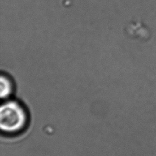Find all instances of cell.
<instances>
[{
    "label": "cell",
    "instance_id": "6da1fadb",
    "mask_svg": "<svg viewBox=\"0 0 156 156\" xmlns=\"http://www.w3.org/2000/svg\"><path fill=\"white\" fill-rule=\"evenodd\" d=\"M27 113L18 102L4 101L0 108V128L2 132L13 135L23 131L27 126Z\"/></svg>",
    "mask_w": 156,
    "mask_h": 156
},
{
    "label": "cell",
    "instance_id": "7a4b0ae2",
    "mask_svg": "<svg viewBox=\"0 0 156 156\" xmlns=\"http://www.w3.org/2000/svg\"><path fill=\"white\" fill-rule=\"evenodd\" d=\"M13 90V85L10 79L5 74L0 77V97L1 99L8 98Z\"/></svg>",
    "mask_w": 156,
    "mask_h": 156
}]
</instances>
